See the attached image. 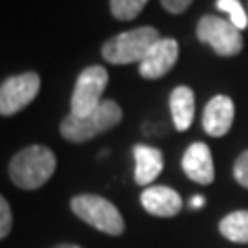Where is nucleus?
Instances as JSON below:
<instances>
[{"instance_id":"f257e3e1","label":"nucleus","mask_w":248,"mask_h":248,"mask_svg":"<svg viewBox=\"0 0 248 248\" xmlns=\"http://www.w3.org/2000/svg\"><path fill=\"white\" fill-rule=\"evenodd\" d=\"M56 170V155L44 145H29L21 149L9 164L11 180L23 190H35L52 178Z\"/></svg>"},{"instance_id":"f03ea898","label":"nucleus","mask_w":248,"mask_h":248,"mask_svg":"<svg viewBox=\"0 0 248 248\" xmlns=\"http://www.w3.org/2000/svg\"><path fill=\"white\" fill-rule=\"evenodd\" d=\"M120 120H122L120 106L112 102V99H104L89 116L81 118V116L68 114L60 124V135L71 143H85L91 141L93 137L114 128Z\"/></svg>"},{"instance_id":"7ed1b4c3","label":"nucleus","mask_w":248,"mask_h":248,"mask_svg":"<svg viewBox=\"0 0 248 248\" xmlns=\"http://www.w3.org/2000/svg\"><path fill=\"white\" fill-rule=\"evenodd\" d=\"M161 40L155 27H137L110 37L102 46V54L110 64H141L149 50Z\"/></svg>"},{"instance_id":"20e7f679","label":"nucleus","mask_w":248,"mask_h":248,"mask_svg":"<svg viewBox=\"0 0 248 248\" xmlns=\"http://www.w3.org/2000/svg\"><path fill=\"white\" fill-rule=\"evenodd\" d=\"M73 213L95 230L110 236H120L124 232V219L114 203L97 195H79L71 201Z\"/></svg>"},{"instance_id":"39448f33","label":"nucleus","mask_w":248,"mask_h":248,"mask_svg":"<svg viewBox=\"0 0 248 248\" xmlns=\"http://www.w3.org/2000/svg\"><path fill=\"white\" fill-rule=\"evenodd\" d=\"M199 42L211 46L217 56H236L244 48L242 31L236 29L230 21L215 15H205L197 25Z\"/></svg>"},{"instance_id":"423d86ee","label":"nucleus","mask_w":248,"mask_h":248,"mask_svg":"<svg viewBox=\"0 0 248 248\" xmlns=\"http://www.w3.org/2000/svg\"><path fill=\"white\" fill-rule=\"evenodd\" d=\"M110 75L104 66L93 64L79 75L75 83V91L71 97V114L75 116H89L95 108L104 102L102 95L108 87Z\"/></svg>"},{"instance_id":"0eeeda50","label":"nucleus","mask_w":248,"mask_h":248,"mask_svg":"<svg viewBox=\"0 0 248 248\" xmlns=\"http://www.w3.org/2000/svg\"><path fill=\"white\" fill-rule=\"evenodd\" d=\"M40 85L37 73H23L6 79L0 85V116H13L29 106L40 91Z\"/></svg>"},{"instance_id":"6e6552de","label":"nucleus","mask_w":248,"mask_h":248,"mask_svg":"<svg viewBox=\"0 0 248 248\" xmlns=\"http://www.w3.org/2000/svg\"><path fill=\"white\" fill-rule=\"evenodd\" d=\"M176 60H178V42L172 40V37H161L139 64V75L145 77V79H159V77L172 71Z\"/></svg>"},{"instance_id":"1a4fd4ad","label":"nucleus","mask_w":248,"mask_h":248,"mask_svg":"<svg viewBox=\"0 0 248 248\" xmlns=\"http://www.w3.org/2000/svg\"><path fill=\"white\" fill-rule=\"evenodd\" d=\"M184 174L197 184H211L215 180V168H213V155L211 149L205 143H192L184 151L182 157Z\"/></svg>"},{"instance_id":"9d476101","label":"nucleus","mask_w":248,"mask_h":248,"mask_svg":"<svg viewBox=\"0 0 248 248\" xmlns=\"http://www.w3.org/2000/svg\"><path fill=\"white\" fill-rule=\"evenodd\" d=\"M234 122V102L228 95H215L205 106L203 128L209 137H223L230 133Z\"/></svg>"},{"instance_id":"9b49d317","label":"nucleus","mask_w":248,"mask_h":248,"mask_svg":"<svg viewBox=\"0 0 248 248\" xmlns=\"http://www.w3.org/2000/svg\"><path fill=\"white\" fill-rule=\"evenodd\" d=\"M141 205L147 213L157 217H174L180 213L182 199L170 186H147L141 195Z\"/></svg>"},{"instance_id":"f8f14e48","label":"nucleus","mask_w":248,"mask_h":248,"mask_svg":"<svg viewBox=\"0 0 248 248\" xmlns=\"http://www.w3.org/2000/svg\"><path fill=\"white\" fill-rule=\"evenodd\" d=\"M135 182L139 186H149L164 170V153L149 145H135Z\"/></svg>"},{"instance_id":"ddd939ff","label":"nucleus","mask_w":248,"mask_h":248,"mask_svg":"<svg viewBox=\"0 0 248 248\" xmlns=\"http://www.w3.org/2000/svg\"><path fill=\"white\" fill-rule=\"evenodd\" d=\"M170 112H172V120L176 130H184L190 128L192 118H195V93H192L190 87L186 85H180L172 91L170 95Z\"/></svg>"},{"instance_id":"4468645a","label":"nucleus","mask_w":248,"mask_h":248,"mask_svg":"<svg viewBox=\"0 0 248 248\" xmlns=\"http://www.w3.org/2000/svg\"><path fill=\"white\" fill-rule=\"evenodd\" d=\"M219 232L230 242L248 244V211L242 209V211H234L226 215L219 221Z\"/></svg>"},{"instance_id":"2eb2a0df","label":"nucleus","mask_w":248,"mask_h":248,"mask_svg":"<svg viewBox=\"0 0 248 248\" xmlns=\"http://www.w3.org/2000/svg\"><path fill=\"white\" fill-rule=\"evenodd\" d=\"M149 0H110V11L116 19L130 21L145 9Z\"/></svg>"},{"instance_id":"dca6fc26","label":"nucleus","mask_w":248,"mask_h":248,"mask_svg":"<svg viewBox=\"0 0 248 248\" xmlns=\"http://www.w3.org/2000/svg\"><path fill=\"white\" fill-rule=\"evenodd\" d=\"M215 6L219 9L221 13H228L230 15V23L234 25L236 29L244 31L248 27V15L246 11L242 9L240 0H217Z\"/></svg>"},{"instance_id":"f3484780","label":"nucleus","mask_w":248,"mask_h":248,"mask_svg":"<svg viewBox=\"0 0 248 248\" xmlns=\"http://www.w3.org/2000/svg\"><path fill=\"white\" fill-rule=\"evenodd\" d=\"M13 230V211L11 205L6 203V199L0 195V240L6 238Z\"/></svg>"},{"instance_id":"a211bd4d","label":"nucleus","mask_w":248,"mask_h":248,"mask_svg":"<svg viewBox=\"0 0 248 248\" xmlns=\"http://www.w3.org/2000/svg\"><path fill=\"white\" fill-rule=\"evenodd\" d=\"M234 178L240 186L248 188V151H244L234 164Z\"/></svg>"},{"instance_id":"6ab92c4d","label":"nucleus","mask_w":248,"mask_h":248,"mask_svg":"<svg viewBox=\"0 0 248 248\" xmlns=\"http://www.w3.org/2000/svg\"><path fill=\"white\" fill-rule=\"evenodd\" d=\"M161 4H164V9L168 13L180 15V13H184L192 4V0H161Z\"/></svg>"},{"instance_id":"aec40b11","label":"nucleus","mask_w":248,"mask_h":248,"mask_svg":"<svg viewBox=\"0 0 248 248\" xmlns=\"http://www.w3.org/2000/svg\"><path fill=\"white\" fill-rule=\"evenodd\" d=\"M203 205H205V199H203V197H199V195H197V197H192V199H190V207H192V209H201Z\"/></svg>"},{"instance_id":"412c9836","label":"nucleus","mask_w":248,"mask_h":248,"mask_svg":"<svg viewBox=\"0 0 248 248\" xmlns=\"http://www.w3.org/2000/svg\"><path fill=\"white\" fill-rule=\"evenodd\" d=\"M54 248H81V246H77V244H58V246H54Z\"/></svg>"}]
</instances>
